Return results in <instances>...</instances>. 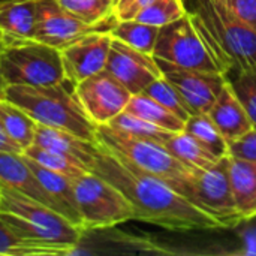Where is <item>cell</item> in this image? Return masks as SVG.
Returning a JSON list of instances; mask_svg holds the SVG:
<instances>
[{"label":"cell","instance_id":"cell-1","mask_svg":"<svg viewBox=\"0 0 256 256\" xmlns=\"http://www.w3.org/2000/svg\"><path fill=\"white\" fill-rule=\"evenodd\" d=\"M98 147L99 153L90 171L126 195L135 207L136 222L180 232L225 230L218 219L180 195L166 182L142 171L126 158Z\"/></svg>","mask_w":256,"mask_h":256},{"label":"cell","instance_id":"cell-2","mask_svg":"<svg viewBox=\"0 0 256 256\" xmlns=\"http://www.w3.org/2000/svg\"><path fill=\"white\" fill-rule=\"evenodd\" d=\"M96 144L108 152L126 158L142 171L166 182L174 190L196 204L194 192L196 170H192L178 160L164 144L130 136L108 124L96 128Z\"/></svg>","mask_w":256,"mask_h":256},{"label":"cell","instance_id":"cell-3","mask_svg":"<svg viewBox=\"0 0 256 256\" xmlns=\"http://www.w3.org/2000/svg\"><path fill=\"white\" fill-rule=\"evenodd\" d=\"M6 99L21 106L39 124L72 132L96 142V124L87 117L74 90L54 86H8Z\"/></svg>","mask_w":256,"mask_h":256},{"label":"cell","instance_id":"cell-4","mask_svg":"<svg viewBox=\"0 0 256 256\" xmlns=\"http://www.w3.org/2000/svg\"><path fill=\"white\" fill-rule=\"evenodd\" d=\"M0 218L24 236L78 254L84 231L58 212L0 184Z\"/></svg>","mask_w":256,"mask_h":256},{"label":"cell","instance_id":"cell-5","mask_svg":"<svg viewBox=\"0 0 256 256\" xmlns=\"http://www.w3.org/2000/svg\"><path fill=\"white\" fill-rule=\"evenodd\" d=\"M192 12L230 62L231 75L244 69H256L255 32L238 20L224 0H192Z\"/></svg>","mask_w":256,"mask_h":256},{"label":"cell","instance_id":"cell-6","mask_svg":"<svg viewBox=\"0 0 256 256\" xmlns=\"http://www.w3.org/2000/svg\"><path fill=\"white\" fill-rule=\"evenodd\" d=\"M72 183L84 232L110 230L135 220L136 212L132 202L104 177L88 171Z\"/></svg>","mask_w":256,"mask_h":256},{"label":"cell","instance_id":"cell-7","mask_svg":"<svg viewBox=\"0 0 256 256\" xmlns=\"http://www.w3.org/2000/svg\"><path fill=\"white\" fill-rule=\"evenodd\" d=\"M0 74L8 86H54L66 82L60 50L39 40L6 45Z\"/></svg>","mask_w":256,"mask_h":256},{"label":"cell","instance_id":"cell-8","mask_svg":"<svg viewBox=\"0 0 256 256\" xmlns=\"http://www.w3.org/2000/svg\"><path fill=\"white\" fill-rule=\"evenodd\" d=\"M153 56L180 68L222 74L190 10L182 18L160 27Z\"/></svg>","mask_w":256,"mask_h":256},{"label":"cell","instance_id":"cell-9","mask_svg":"<svg viewBox=\"0 0 256 256\" xmlns=\"http://www.w3.org/2000/svg\"><path fill=\"white\" fill-rule=\"evenodd\" d=\"M194 192L198 207L218 219L225 230H232L243 220L232 195L230 156L219 159L207 170H196Z\"/></svg>","mask_w":256,"mask_h":256},{"label":"cell","instance_id":"cell-10","mask_svg":"<svg viewBox=\"0 0 256 256\" xmlns=\"http://www.w3.org/2000/svg\"><path fill=\"white\" fill-rule=\"evenodd\" d=\"M74 94L87 117L96 124H108L124 111L132 93L106 69L72 86Z\"/></svg>","mask_w":256,"mask_h":256},{"label":"cell","instance_id":"cell-11","mask_svg":"<svg viewBox=\"0 0 256 256\" xmlns=\"http://www.w3.org/2000/svg\"><path fill=\"white\" fill-rule=\"evenodd\" d=\"M112 42L110 28L92 30L60 50L66 81L72 86L100 72L106 66Z\"/></svg>","mask_w":256,"mask_h":256},{"label":"cell","instance_id":"cell-12","mask_svg":"<svg viewBox=\"0 0 256 256\" xmlns=\"http://www.w3.org/2000/svg\"><path fill=\"white\" fill-rule=\"evenodd\" d=\"M105 69L132 94L144 92L150 82L162 76V70L153 54L142 52L114 38Z\"/></svg>","mask_w":256,"mask_h":256},{"label":"cell","instance_id":"cell-13","mask_svg":"<svg viewBox=\"0 0 256 256\" xmlns=\"http://www.w3.org/2000/svg\"><path fill=\"white\" fill-rule=\"evenodd\" d=\"M156 58V57H154ZM158 60L162 75L180 92L194 112H208L228 78L222 74H210L180 68L170 62Z\"/></svg>","mask_w":256,"mask_h":256},{"label":"cell","instance_id":"cell-14","mask_svg":"<svg viewBox=\"0 0 256 256\" xmlns=\"http://www.w3.org/2000/svg\"><path fill=\"white\" fill-rule=\"evenodd\" d=\"M99 27L90 26L66 10L58 0H39L34 40L46 44L52 48L62 50L80 36L96 30Z\"/></svg>","mask_w":256,"mask_h":256},{"label":"cell","instance_id":"cell-15","mask_svg":"<svg viewBox=\"0 0 256 256\" xmlns=\"http://www.w3.org/2000/svg\"><path fill=\"white\" fill-rule=\"evenodd\" d=\"M0 184L8 186L16 190L18 194H22L58 212L57 206L54 204L51 196L46 194V190L40 184L39 178L34 176V172L26 162L22 153L0 152Z\"/></svg>","mask_w":256,"mask_h":256},{"label":"cell","instance_id":"cell-16","mask_svg":"<svg viewBox=\"0 0 256 256\" xmlns=\"http://www.w3.org/2000/svg\"><path fill=\"white\" fill-rule=\"evenodd\" d=\"M34 144L68 156L69 159H74L78 164L84 165L88 171L92 170L99 153V147L96 142L84 140L72 132L39 123L36 126Z\"/></svg>","mask_w":256,"mask_h":256},{"label":"cell","instance_id":"cell-17","mask_svg":"<svg viewBox=\"0 0 256 256\" xmlns=\"http://www.w3.org/2000/svg\"><path fill=\"white\" fill-rule=\"evenodd\" d=\"M39 0H0V33L6 45L34 40Z\"/></svg>","mask_w":256,"mask_h":256},{"label":"cell","instance_id":"cell-18","mask_svg":"<svg viewBox=\"0 0 256 256\" xmlns=\"http://www.w3.org/2000/svg\"><path fill=\"white\" fill-rule=\"evenodd\" d=\"M207 114L228 141L244 135L254 128L244 106L238 100L228 81Z\"/></svg>","mask_w":256,"mask_h":256},{"label":"cell","instance_id":"cell-19","mask_svg":"<svg viewBox=\"0 0 256 256\" xmlns=\"http://www.w3.org/2000/svg\"><path fill=\"white\" fill-rule=\"evenodd\" d=\"M24 159L28 164V166L32 168V171L34 172V176L39 178V182L44 186V189L46 190V194L51 196V200L57 206L58 212L69 222H72L75 226L82 230V222H81V216L78 212L72 180L63 174H58V172H54V171L44 168L42 165L36 164L33 159H30L26 154H24Z\"/></svg>","mask_w":256,"mask_h":256},{"label":"cell","instance_id":"cell-20","mask_svg":"<svg viewBox=\"0 0 256 256\" xmlns=\"http://www.w3.org/2000/svg\"><path fill=\"white\" fill-rule=\"evenodd\" d=\"M230 180L242 218L256 216V162L230 156Z\"/></svg>","mask_w":256,"mask_h":256},{"label":"cell","instance_id":"cell-21","mask_svg":"<svg viewBox=\"0 0 256 256\" xmlns=\"http://www.w3.org/2000/svg\"><path fill=\"white\" fill-rule=\"evenodd\" d=\"M72 250L33 240L0 218V256H69Z\"/></svg>","mask_w":256,"mask_h":256},{"label":"cell","instance_id":"cell-22","mask_svg":"<svg viewBox=\"0 0 256 256\" xmlns=\"http://www.w3.org/2000/svg\"><path fill=\"white\" fill-rule=\"evenodd\" d=\"M0 122L6 135L18 146L22 153L34 144L38 123L16 104L8 99L0 100Z\"/></svg>","mask_w":256,"mask_h":256},{"label":"cell","instance_id":"cell-23","mask_svg":"<svg viewBox=\"0 0 256 256\" xmlns=\"http://www.w3.org/2000/svg\"><path fill=\"white\" fill-rule=\"evenodd\" d=\"M124 111L171 132L184 130V120H182L178 116L166 110L164 105H160L156 99L148 96L146 92L132 94Z\"/></svg>","mask_w":256,"mask_h":256},{"label":"cell","instance_id":"cell-24","mask_svg":"<svg viewBox=\"0 0 256 256\" xmlns=\"http://www.w3.org/2000/svg\"><path fill=\"white\" fill-rule=\"evenodd\" d=\"M164 146L170 150V153L192 170H207L219 160L186 130L176 132L165 141Z\"/></svg>","mask_w":256,"mask_h":256},{"label":"cell","instance_id":"cell-25","mask_svg":"<svg viewBox=\"0 0 256 256\" xmlns=\"http://www.w3.org/2000/svg\"><path fill=\"white\" fill-rule=\"evenodd\" d=\"M184 130L196 138L213 156L222 159L230 156L228 140L214 124L207 112H195L184 122Z\"/></svg>","mask_w":256,"mask_h":256},{"label":"cell","instance_id":"cell-26","mask_svg":"<svg viewBox=\"0 0 256 256\" xmlns=\"http://www.w3.org/2000/svg\"><path fill=\"white\" fill-rule=\"evenodd\" d=\"M160 27L138 21V20H126V21H114L110 27V33L114 39H118L132 48H136L142 52L153 54L156 40L159 36Z\"/></svg>","mask_w":256,"mask_h":256},{"label":"cell","instance_id":"cell-27","mask_svg":"<svg viewBox=\"0 0 256 256\" xmlns=\"http://www.w3.org/2000/svg\"><path fill=\"white\" fill-rule=\"evenodd\" d=\"M108 126H111L112 129H117L123 134H128L130 136L152 140V141H158L160 144H165V141L176 134V132L164 129L160 126H156L141 117H136L128 111H122L117 117H114L108 123Z\"/></svg>","mask_w":256,"mask_h":256},{"label":"cell","instance_id":"cell-28","mask_svg":"<svg viewBox=\"0 0 256 256\" xmlns=\"http://www.w3.org/2000/svg\"><path fill=\"white\" fill-rule=\"evenodd\" d=\"M22 154L28 156L30 159H33L36 164L42 165L44 168L58 172V174H63V176L69 177L70 180L82 176L84 172H88V170L84 165L78 164L76 160L69 159L68 156H63L54 150H50V148H45V147H40L36 144L30 146Z\"/></svg>","mask_w":256,"mask_h":256},{"label":"cell","instance_id":"cell-29","mask_svg":"<svg viewBox=\"0 0 256 256\" xmlns=\"http://www.w3.org/2000/svg\"><path fill=\"white\" fill-rule=\"evenodd\" d=\"M58 2L74 16L94 27H100L108 20H114L112 16L114 0H58Z\"/></svg>","mask_w":256,"mask_h":256},{"label":"cell","instance_id":"cell-30","mask_svg":"<svg viewBox=\"0 0 256 256\" xmlns=\"http://www.w3.org/2000/svg\"><path fill=\"white\" fill-rule=\"evenodd\" d=\"M144 92L184 122L192 114H195L194 110L189 106V104L184 100V98L180 94V92L164 75L156 78L153 82H150Z\"/></svg>","mask_w":256,"mask_h":256},{"label":"cell","instance_id":"cell-31","mask_svg":"<svg viewBox=\"0 0 256 256\" xmlns=\"http://www.w3.org/2000/svg\"><path fill=\"white\" fill-rule=\"evenodd\" d=\"M186 14L188 9L183 0H153L135 20L156 27H164Z\"/></svg>","mask_w":256,"mask_h":256},{"label":"cell","instance_id":"cell-32","mask_svg":"<svg viewBox=\"0 0 256 256\" xmlns=\"http://www.w3.org/2000/svg\"><path fill=\"white\" fill-rule=\"evenodd\" d=\"M226 78L238 100L244 106L254 128H256V69H244Z\"/></svg>","mask_w":256,"mask_h":256},{"label":"cell","instance_id":"cell-33","mask_svg":"<svg viewBox=\"0 0 256 256\" xmlns=\"http://www.w3.org/2000/svg\"><path fill=\"white\" fill-rule=\"evenodd\" d=\"M232 230L240 238V249L232 254L240 256H256V216L243 219Z\"/></svg>","mask_w":256,"mask_h":256},{"label":"cell","instance_id":"cell-34","mask_svg":"<svg viewBox=\"0 0 256 256\" xmlns=\"http://www.w3.org/2000/svg\"><path fill=\"white\" fill-rule=\"evenodd\" d=\"M230 147V156L256 162V128H252L244 135L228 141Z\"/></svg>","mask_w":256,"mask_h":256},{"label":"cell","instance_id":"cell-35","mask_svg":"<svg viewBox=\"0 0 256 256\" xmlns=\"http://www.w3.org/2000/svg\"><path fill=\"white\" fill-rule=\"evenodd\" d=\"M153 0H114L112 16L116 21L135 20Z\"/></svg>","mask_w":256,"mask_h":256},{"label":"cell","instance_id":"cell-36","mask_svg":"<svg viewBox=\"0 0 256 256\" xmlns=\"http://www.w3.org/2000/svg\"><path fill=\"white\" fill-rule=\"evenodd\" d=\"M228 9L256 33V0H224Z\"/></svg>","mask_w":256,"mask_h":256},{"label":"cell","instance_id":"cell-37","mask_svg":"<svg viewBox=\"0 0 256 256\" xmlns=\"http://www.w3.org/2000/svg\"><path fill=\"white\" fill-rule=\"evenodd\" d=\"M0 152H9V153H22L18 146L6 135L4 129H3V124L0 122Z\"/></svg>","mask_w":256,"mask_h":256},{"label":"cell","instance_id":"cell-38","mask_svg":"<svg viewBox=\"0 0 256 256\" xmlns=\"http://www.w3.org/2000/svg\"><path fill=\"white\" fill-rule=\"evenodd\" d=\"M6 88H8V82L4 81L3 75L0 74V100L6 99Z\"/></svg>","mask_w":256,"mask_h":256},{"label":"cell","instance_id":"cell-39","mask_svg":"<svg viewBox=\"0 0 256 256\" xmlns=\"http://www.w3.org/2000/svg\"><path fill=\"white\" fill-rule=\"evenodd\" d=\"M6 46V44H4V39H3V36H2V33H0V52H2V50Z\"/></svg>","mask_w":256,"mask_h":256}]
</instances>
